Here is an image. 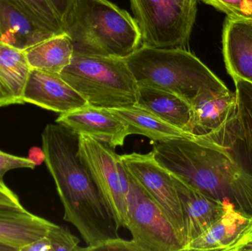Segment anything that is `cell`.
<instances>
[{
    "mask_svg": "<svg viewBox=\"0 0 252 251\" xmlns=\"http://www.w3.org/2000/svg\"><path fill=\"white\" fill-rule=\"evenodd\" d=\"M31 69L60 74L71 63L74 47L66 33L54 35L25 50Z\"/></svg>",
    "mask_w": 252,
    "mask_h": 251,
    "instance_id": "21",
    "label": "cell"
},
{
    "mask_svg": "<svg viewBox=\"0 0 252 251\" xmlns=\"http://www.w3.org/2000/svg\"><path fill=\"white\" fill-rule=\"evenodd\" d=\"M152 152L170 173L252 218V174L223 144L193 135L157 142Z\"/></svg>",
    "mask_w": 252,
    "mask_h": 251,
    "instance_id": "2",
    "label": "cell"
},
{
    "mask_svg": "<svg viewBox=\"0 0 252 251\" xmlns=\"http://www.w3.org/2000/svg\"><path fill=\"white\" fill-rule=\"evenodd\" d=\"M60 75L90 106L113 109L136 105L138 84L125 58L74 53Z\"/></svg>",
    "mask_w": 252,
    "mask_h": 251,
    "instance_id": "5",
    "label": "cell"
},
{
    "mask_svg": "<svg viewBox=\"0 0 252 251\" xmlns=\"http://www.w3.org/2000/svg\"><path fill=\"white\" fill-rule=\"evenodd\" d=\"M171 175L179 193L183 215L185 248L220 218L229 204L209 197L182 178Z\"/></svg>",
    "mask_w": 252,
    "mask_h": 251,
    "instance_id": "12",
    "label": "cell"
},
{
    "mask_svg": "<svg viewBox=\"0 0 252 251\" xmlns=\"http://www.w3.org/2000/svg\"><path fill=\"white\" fill-rule=\"evenodd\" d=\"M223 55L232 79L252 84V21L227 17L223 30Z\"/></svg>",
    "mask_w": 252,
    "mask_h": 251,
    "instance_id": "15",
    "label": "cell"
},
{
    "mask_svg": "<svg viewBox=\"0 0 252 251\" xmlns=\"http://www.w3.org/2000/svg\"><path fill=\"white\" fill-rule=\"evenodd\" d=\"M126 170L156 202L176 230L185 248V225L179 193L173 176L154 157V153L121 155Z\"/></svg>",
    "mask_w": 252,
    "mask_h": 251,
    "instance_id": "9",
    "label": "cell"
},
{
    "mask_svg": "<svg viewBox=\"0 0 252 251\" xmlns=\"http://www.w3.org/2000/svg\"><path fill=\"white\" fill-rule=\"evenodd\" d=\"M250 7V13H251V21H252V0H248Z\"/></svg>",
    "mask_w": 252,
    "mask_h": 251,
    "instance_id": "35",
    "label": "cell"
},
{
    "mask_svg": "<svg viewBox=\"0 0 252 251\" xmlns=\"http://www.w3.org/2000/svg\"><path fill=\"white\" fill-rule=\"evenodd\" d=\"M128 175L126 228L143 251H182L176 230L142 186Z\"/></svg>",
    "mask_w": 252,
    "mask_h": 251,
    "instance_id": "7",
    "label": "cell"
},
{
    "mask_svg": "<svg viewBox=\"0 0 252 251\" xmlns=\"http://www.w3.org/2000/svg\"><path fill=\"white\" fill-rule=\"evenodd\" d=\"M143 251L142 249L132 240H126L117 237L105 240L99 243L94 247L92 248L90 251Z\"/></svg>",
    "mask_w": 252,
    "mask_h": 251,
    "instance_id": "27",
    "label": "cell"
},
{
    "mask_svg": "<svg viewBox=\"0 0 252 251\" xmlns=\"http://www.w3.org/2000/svg\"><path fill=\"white\" fill-rule=\"evenodd\" d=\"M125 59L137 84L167 90L189 103L204 91L226 88L200 59L185 48L142 45Z\"/></svg>",
    "mask_w": 252,
    "mask_h": 251,
    "instance_id": "4",
    "label": "cell"
},
{
    "mask_svg": "<svg viewBox=\"0 0 252 251\" xmlns=\"http://www.w3.org/2000/svg\"><path fill=\"white\" fill-rule=\"evenodd\" d=\"M22 251H52V249L48 239L44 237L25 246Z\"/></svg>",
    "mask_w": 252,
    "mask_h": 251,
    "instance_id": "32",
    "label": "cell"
},
{
    "mask_svg": "<svg viewBox=\"0 0 252 251\" xmlns=\"http://www.w3.org/2000/svg\"><path fill=\"white\" fill-rule=\"evenodd\" d=\"M36 167L28 157L9 154L0 150V187H6L4 178L9 171L17 169H34Z\"/></svg>",
    "mask_w": 252,
    "mask_h": 251,
    "instance_id": "26",
    "label": "cell"
},
{
    "mask_svg": "<svg viewBox=\"0 0 252 251\" xmlns=\"http://www.w3.org/2000/svg\"><path fill=\"white\" fill-rule=\"evenodd\" d=\"M46 237L50 241L52 251H80L82 248L78 247L80 240L71 234L67 228L55 224Z\"/></svg>",
    "mask_w": 252,
    "mask_h": 251,
    "instance_id": "24",
    "label": "cell"
},
{
    "mask_svg": "<svg viewBox=\"0 0 252 251\" xmlns=\"http://www.w3.org/2000/svg\"><path fill=\"white\" fill-rule=\"evenodd\" d=\"M53 223L23 210H0V243L14 251L47 236Z\"/></svg>",
    "mask_w": 252,
    "mask_h": 251,
    "instance_id": "17",
    "label": "cell"
},
{
    "mask_svg": "<svg viewBox=\"0 0 252 251\" xmlns=\"http://www.w3.org/2000/svg\"><path fill=\"white\" fill-rule=\"evenodd\" d=\"M125 122L128 135H142L155 142L193 136L136 106L110 109Z\"/></svg>",
    "mask_w": 252,
    "mask_h": 251,
    "instance_id": "20",
    "label": "cell"
},
{
    "mask_svg": "<svg viewBox=\"0 0 252 251\" xmlns=\"http://www.w3.org/2000/svg\"><path fill=\"white\" fill-rule=\"evenodd\" d=\"M252 251V218H249L244 229L226 251Z\"/></svg>",
    "mask_w": 252,
    "mask_h": 251,
    "instance_id": "28",
    "label": "cell"
},
{
    "mask_svg": "<svg viewBox=\"0 0 252 251\" xmlns=\"http://www.w3.org/2000/svg\"><path fill=\"white\" fill-rule=\"evenodd\" d=\"M237 20H251L248 0H201Z\"/></svg>",
    "mask_w": 252,
    "mask_h": 251,
    "instance_id": "25",
    "label": "cell"
},
{
    "mask_svg": "<svg viewBox=\"0 0 252 251\" xmlns=\"http://www.w3.org/2000/svg\"><path fill=\"white\" fill-rule=\"evenodd\" d=\"M190 134L202 136L219 129L236 111V94L226 87L198 94L190 103Z\"/></svg>",
    "mask_w": 252,
    "mask_h": 251,
    "instance_id": "13",
    "label": "cell"
},
{
    "mask_svg": "<svg viewBox=\"0 0 252 251\" xmlns=\"http://www.w3.org/2000/svg\"><path fill=\"white\" fill-rule=\"evenodd\" d=\"M31 70L25 51L0 42V108L25 104Z\"/></svg>",
    "mask_w": 252,
    "mask_h": 251,
    "instance_id": "18",
    "label": "cell"
},
{
    "mask_svg": "<svg viewBox=\"0 0 252 251\" xmlns=\"http://www.w3.org/2000/svg\"><path fill=\"white\" fill-rule=\"evenodd\" d=\"M135 106L190 134L191 105L181 96L154 85L138 84Z\"/></svg>",
    "mask_w": 252,
    "mask_h": 251,
    "instance_id": "16",
    "label": "cell"
},
{
    "mask_svg": "<svg viewBox=\"0 0 252 251\" xmlns=\"http://www.w3.org/2000/svg\"><path fill=\"white\" fill-rule=\"evenodd\" d=\"M187 16L195 23L197 14V0H175Z\"/></svg>",
    "mask_w": 252,
    "mask_h": 251,
    "instance_id": "31",
    "label": "cell"
},
{
    "mask_svg": "<svg viewBox=\"0 0 252 251\" xmlns=\"http://www.w3.org/2000/svg\"><path fill=\"white\" fill-rule=\"evenodd\" d=\"M28 158L35 166H39L45 162V153L41 147H32L28 151Z\"/></svg>",
    "mask_w": 252,
    "mask_h": 251,
    "instance_id": "33",
    "label": "cell"
},
{
    "mask_svg": "<svg viewBox=\"0 0 252 251\" xmlns=\"http://www.w3.org/2000/svg\"><path fill=\"white\" fill-rule=\"evenodd\" d=\"M56 123L78 135L85 134L115 149L123 146L128 135L127 126L110 109L87 106L62 113Z\"/></svg>",
    "mask_w": 252,
    "mask_h": 251,
    "instance_id": "11",
    "label": "cell"
},
{
    "mask_svg": "<svg viewBox=\"0 0 252 251\" xmlns=\"http://www.w3.org/2000/svg\"><path fill=\"white\" fill-rule=\"evenodd\" d=\"M43 28L59 35L65 33L63 24L48 0H16Z\"/></svg>",
    "mask_w": 252,
    "mask_h": 251,
    "instance_id": "23",
    "label": "cell"
},
{
    "mask_svg": "<svg viewBox=\"0 0 252 251\" xmlns=\"http://www.w3.org/2000/svg\"><path fill=\"white\" fill-rule=\"evenodd\" d=\"M45 163L64 209L63 220L77 228L89 251L119 237L118 227L84 162L78 156V135L59 123L41 134Z\"/></svg>",
    "mask_w": 252,
    "mask_h": 251,
    "instance_id": "1",
    "label": "cell"
},
{
    "mask_svg": "<svg viewBox=\"0 0 252 251\" xmlns=\"http://www.w3.org/2000/svg\"><path fill=\"white\" fill-rule=\"evenodd\" d=\"M19 197L6 187H0V210H23Z\"/></svg>",
    "mask_w": 252,
    "mask_h": 251,
    "instance_id": "29",
    "label": "cell"
},
{
    "mask_svg": "<svg viewBox=\"0 0 252 251\" xmlns=\"http://www.w3.org/2000/svg\"><path fill=\"white\" fill-rule=\"evenodd\" d=\"M78 156L90 171L119 228H126L128 175L115 149L90 136L78 135Z\"/></svg>",
    "mask_w": 252,
    "mask_h": 251,
    "instance_id": "6",
    "label": "cell"
},
{
    "mask_svg": "<svg viewBox=\"0 0 252 251\" xmlns=\"http://www.w3.org/2000/svg\"><path fill=\"white\" fill-rule=\"evenodd\" d=\"M142 45L185 48L194 22L175 0H130Z\"/></svg>",
    "mask_w": 252,
    "mask_h": 251,
    "instance_id": "8",
    "label": "cell"
},
{
    "mask_svg": "<svg viewBox=\"0 0 252 251\" xmlns=\"http://www.w3.org/2000/svg\"><path fill=\"white\" fill-rule=\"evenodd\" d=\"M25 103L50 112L65 113L87 106V100L77 92L60 74L31 69L24 91Z\"/></svg>",
    "mask_w": 252,
    "mask_h": 251,
    "instance_id": "10",
    "label": "cell"
},
{
    "mask_svg": "<svg viewBox=\"0 0 252 251\" xmlns=\"http://www.w3.org/2000/svg\"><path fill=\"white\" fill-rule=\"evenodd\" d=\"M54 35L37 23L16 0H0V42L25 51Z\"/></svg>",
    "mask_w": 252,
    "mask_h": 251,
    "instance_id": "14",
    "label": "cell"
},
{
    "mask_svg": "<svg viewBox=\"0 0 252 251\" xmlns=\"http://www.w3.org/2000/svg\"><path fill=\"white\" fill-rule=\"evenodd\" d=\"M63 29L81 54L126 58L142 42L134 18L108 0H77Z\"/></svg>",
    "mask_w": 252,
    "mask_h": 251,
    "instance_id": "3",
    "label": "cell"
},
{
    "mask_svg": "<svg viewBox=\"0 0 252 251\" xmlns=\"http://www.w3.org/2000/svg\"><path fill=\"white\" fill-rule=\"evenodd\" d=\"M0 251H14L11 248L0 243Z\"/></svg>",
    "mask_w": 252,
    "mask_h": 251,
    "instance_id": "34",
    "label": "cell"
},
{
    "mask_svg": "<svg viewBox=\"0 0 252 251\" xmlns=\"http://www.w3.org/2000/svg\"><path fill=\"white\" fill-rule=\"evenodd\" d=\"M233 81L236 88L237 135L252 172V84L242 79Z\"/></svg>",
    "mask_w": 252,
    "mask_h": 251,
    "instance_id": "22",
    "label": "cell"
},
{
    "mask_svg": "<svg viewBox=\"0 0 252 251\" xmlns=\"http://www.w3.org/2000/svg\"><path fill=\"white\" fill-rule=\"evenodd\" d=\"M52 7L59 16L62 24L65 23L70 16L76 4L77 0H48Z\"/></svg>",
    "mask_w": 252,
    "mask_h": 251,
    "instance_id": "30",
    "label": "cell"
},
{
    "mask_svg": "<svg viewBox=\"0 0 252 251\" xmlns=\"http://www.w3.org/2000/svg\"><path fill=\"white\" fill-rule=\"evenodd\" d=\"M249 218L235 210L232 204L207 231L191 242L184 251H224L238 238Z\"/></svg>",
    "mask_w": 252,
    "mask_h": 251,
    "instance_id": "19",
    "label": "cell"
}]
</instances>
